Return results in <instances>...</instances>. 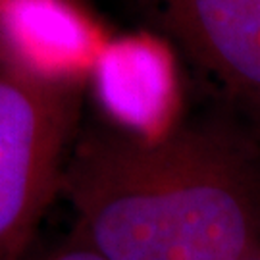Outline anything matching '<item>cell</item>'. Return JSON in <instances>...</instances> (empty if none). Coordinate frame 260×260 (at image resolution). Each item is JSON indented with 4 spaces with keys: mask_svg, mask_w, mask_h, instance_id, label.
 I'll use <instances>...</instances> for the list:
<instances>
[{
    "mask_svg": "<svg viewBox=\"0 0 260 260\" xmlns=\"http://www.w3.org/2000/svg\"><path fill=\"white\" fill-rule=\"evenodd\" d=\"M62 193L75 235L108 260H241L260 247V149L225 123L154 139L89 131Z\"/></svg>",
    "mask_w": 260,
    "mask_h": 260,
    "instance_id": "cell-1",
    "label": "cell"
},
{
    "mask_svg": "<svg viewBox=\"0 0 260 260\" xmlns=\"http://www.w3.org/2000/svg\"><path fill=\"white\" fill-rule=\"evenodd\" d=\"M83 81L0 62V260H25L62 193Z\"/></svg>",
    "mask_w": 260,
    "mask_h": 260,
    "instance_id": "cell-2",
    "label": "cell"
},
{
    "mask_svg": "<svg viewBox=\"0 0 260 260\" xmlns=\"http://www.w3.org/2000/svg\"><path fill=\"white\" fill-rule=\"evenodd\" d=\"M260 120V0H135Z\"/></svg>",
    "mask_w": 260,
    "mask_h": 260,
    "instance_id": "cell-3",
    "label": "cell"
},
{
    "mask_svg": "<svg viewBox=\"0 0 260 260\" xmlns=\"http://www.w3.org/2000/svg\"><path fill=\"white\" fill-rule=\"evenodd\" d=\"M106 43L64 0H0V62L81 79Z\"/></svg>",
    "mask_w": 260,
    "mask_h": 260,
    "instance_id": "cell-4",
    "label": "cell"
},
{
    "mask_svg": "<svg viewBox=\"0 0 260 260\" xmlns=\"http://www.w3.org/2000/svg\"><path fill=\"white\" fill-rule=\"evenodd\" d=\"M96 91L120 129L162 137L174 129L176 83L166 50L152 39L108 43L93 70Z\"/></svg>",
    "mask_w": 260,
    "mask_h": 260,
    "instance_id": "cell-5",
    "label": "cell"
},
{
    "mask_svg": "<svg viewBox=\"0 0 260 260\" xmlns=\"http://www.w3.org/2000/svg\"><path fill=\"white\" fill-rule=\"evenodd\" d=\"M25 260H108L104 254L93 249L87 241H83L79 235H75L72 241L58 245L50 251L37 254L33 258Z\"/></svg>",
    "mask_w": 260,
    "mask_h": 260,
    "instance_id": "cell-6",
    "label": "cell"
},
{
    "mask_svg": "<svg viewBox=\"0 0 260 260\" xmlns=\"http://www.w3.org/2000/svg\"><path fill=\"white\" fill-rule=\"evenodd\" d=\"M241 260H260V247L258 249H254L252 252H249L247 256H243Z\"/></svg>",
    "mask_w": 260,
    "mask_h": 260,
    "instance_id": "cell-7",
    "label": "cell"
}]
</instances>
